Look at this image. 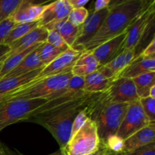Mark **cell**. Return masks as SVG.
<instances>
[{
	"label": "cell",
	"mask_w": 155,
	"mask_h": 155,
	"mask_svg": "<svg viewBox=\"0 0 155 155\" xmlns=\"http://www.w3.org/2000/svg\"><path fill=\"white\" fill-rule=\"evenodd\" d=\"M153 1L123 0L110 1L109 12L101 28L85 45L84 51L95 48L127 31L130 25L149 7Z\"/></svg>",
	"instance_id": "obj_1"
},
{
	"label": "cell",
	"mask_w": 155,
	"mask_h": 155,
	"mask_svg": "<svg viewBox=\"0 0 155 155\" xmlns=\"http://www.w3.org/2000/svg\"><path fill=\"white\" fill-rule=\"evenodd\" d=\"M99 93H86L66 104L29 117L25 120L42 126L53 136L64 150L71 136L73 123L80 111L89 105Z\"/></svg>",
	"instance_id": "obj_2"
},
{
	"label": "cell",
	"mask_w": 155,
	"mask_h": 155,
	"mask_svg": "<svg viewBox=\"0 0 155 155\" xmlns=\"http://www.w3.org/2000/svg\"><path fill=\"white\" fill-rule=\"evenodd\" d=\"M129 104L110 102L103 92L98 94L88 106V116L96 124L101 143H104L109 136L117 134Z\"/></svg>",
	"instance_id": "obj_3"
},
{
	"label": "cell",
	"mask_w": 155,
	"mask_h": 155,
	"mask_svg": "<svg viewBox=\"0 0 155 155\" xmlns=\"http://www.w3.org/2000/svg\"><path fill=\"white\" fill-rule=\"evenodd\" d=\"M72 77V73L69 72L38 81H31L14 92L2 95L1 101L38 98L48 100L53 95L63 90Z\"/></svg>",
	"instance_id": "obj_4"
},
{
	"label": "cell",
	"mask_w": 155,
	"mask_h": 155,
	"mask_svg": "<svg viewBox=\"0 0 155 155\" xmlns=\"http://www.w3.org/2000/svg\"><path fill=\"white\" fill-rule=\"evenodd\" d=\"M100 145L96 124L89 118L71 136L63 151L66 155H89L96 152Z\"/></svg>",
	"instance_id": "obj_5"
},
{
	"label": "cell",
	"mask_w": 155,
	"mask_h": 155,
	"mask_svg": "<svg viewBox=\"0 0 155 155\" xmlns=\"http://www.w3.org/2000/svg\"><path fill=\"white\" fill-rule=\"evenodd\" d=\"M47 99H17L0 102V132L8 126L24 121L32 113L45 104Z\"/></svg>",
	"instance_id": "obj_6"
},
{
	"label": "cell",
	"mask_w": 155,
	"mask_h": 155,
	"mask_svg": "<svg viewBox=\"0 0 155 155\" xmlns=\"http://www.w3.org/2000/svg\"><path fill=\"white\" fill-rule=\"evenodd\" d=\"M108 12L109 8H107L89 13L85 22L80 26L77 39L71 48L74 51L83 52L85 45L98 33Z\"/></svg>",
	"instance_id": "obj_7"
},
{
	"label": "cell",
	"mask_w": 155,
	"mask_h": 155,
	"mask_svg": "<svg viewBox=\"0 0 155 155\" xmlns=\"http://www.w3.org/2000/svg\"><path fill=\"white\" fill-rule=\"evenodd\" d=\"M151 124L142 110L139 100L129 104L116 135L125 140L141 129Z\"/></svg>",
	"instance_id": "obj_8"
},
{
	"label": "cell",
	"mask_w": 155,
	"mask_h": 155,
	"mask_svg": "<svg viewBox=\"0 0 155 155\" xmlns=\"http://www.w3.org/2000/svg\"><path fill=\"white\" fill-rule=\"evenodd\" d=\"M81 54L82 52L74 51L71 48H69L51 63L44 67L33 81H38L48 77L71 72L73 66Z\"/></svg>",
	"instance_id": "obj_9"
},
{
	"label": "cell",
	"mask_w": 155,
	"mask_h": 155,
	"mask_svg": "<svg viewBox=\"0 0 155 155\" xmlns=\"http://www.w3.org/2000/svg\"><path fill=\"white\" fill-rule=\"evenodd\" d=\"M104 93L107 99L113 103L131 104L139 100L133 80L129 78L119 77L114 80Z\"/></svg>",
	"instance_id": "obj_10"
},
{
	"label": "cell",
	"mask_w": 155,
	"mask_h": 155,
	"mask_svg": "<svg viewBox=\"0 0 155 155\" xmlns=\"http://www.w3.org/2000/svg\"><path fill=\"white\" fill-rule=\"evenodd\" d=\"M127 35V31L124 32L117 37L101 44L92 51L99 64V68L110 63L124 51V43Z\"/></svg>",
	"instance_id": "obj_11"
},
{
	"label": "cell",
	"mask_w": 155,
	"mask_h": 155,
	"mask_svg": "<svg viewBox=\"0 0 155 155\" xmlns=\"http://www.w3.org/2000/svg\"><path fill=\"white\" fill-rule=\"evenodd\" d=\"M45 5L44 3L38 4L33 1L22 0L9 18L15 24L36 22L39 21Z\"/></svg>",
	"instance_id": "obj_12"
},
{
	"label": "cell",
	"mask_w": 155,
	"mask_h": 155,
	"mask_svg": "<svg viewBox=\"0 0 155 155\" xmlns=\"http://www.w3.org/2000/svg\"><path fill=\"white\" fill-rule=\"evenodd\" d=\"M72 9L68 0H58L46 5L38 21L39 27H45L66 20Z\"/></svg>",
	"instance_id": "obj_13"
},
{
	"label": "cell",
	"mask_w": 155,
	"mask_h": 155,
	"mask_svg": "<svg viewBox=\"0 0 155 155\" xmlns=\"http://www.w3.org/2000/svg\"><path fill=\"white\" fill-rule=\"evenodd\" d=\"M155 12V1L129 27L127 30V38L124 43V50L135 48L146 27L147 24L153 13Z\"/></svg>",
	"instance_id": "obj_14"
},
{
	"label": "cell",
	"mask_w": 155,
	"mask_h": 155,
	"mask_svg": "<svg viewBox=\"0 0 155 155\" xmlns=\"http://www.w3.org/2000/svg\"><path fill=\"white\" fill-rule=\"evenodd\" d=\"M135 59V48L125 49L112 61L101 67L98 71L112 81L117 80L123 71Z\"/></svg>",
	"instance_id": "obj_15"
},
{
	"label": "cell",
	"mask_w": 155,
	"mask_h": 155,
	"mask_svg": "<svg viewBox=\"0 0 155 155\" xmlns=\"http://www.w3.org/2000/svg\"><path fill=\"white\" fill-rule=\"evenodd\" d=\"M155 123H151L124 141L122 154L131 153L145 145L155 142Z\"/></svg>",
	"instance_id": "obj_16"
},
{
	"label": "cell",
	"mask_w": 155,
	"mask_h": 155,
	"mask_svg": "<svg viewBox=\"0 0 155 155\" xmlns=\"http://www.w3.org/2000/svg\"><path fill=\"white\" fill-rule=\"evenodd\" d=\"M48 30L46 28L43 27H36L19 39L9 45L10 52L8 54V56L21 52L36 44L44 43L46 42Z\"/></svg>",
	"instance_id": "obj_17"
},
{
	"label": "cell",
	"mask_w": 155,
	"mask_h": 155,
	"mask_svg": "<svg viewBox=\"0 0 155 155\" xmlns=\"http://www.w3.org/2000/svg\"><path fill=\"white\" fill-rule=\"evenodd\" d=\"M42 69H38L27 74L15 77H5L0 80V95H2L14 92L33 81Z\"/></svg>",
	"instance_id": "obj_18"
},
{
	"label": "cell",
	"mask_w": 155,
	"mask_h": 155,
	"mask_svg": "<svg viewBox=\"0 0 155 155\" xmlns=\"http://www.w3.org/2000/svg\"><path fill=\"white\" fill-rule=\"evenodd\" d=\"M154 71L155 58H144L139 56L121 72L119 77L133 79L141 74Z\"/></svg>",
	"instance_id": "obj_19"
},
{
	"label": "cell",
	"mask_w": 155,
	"mask_h": 155,
	"mask_svg": "<svg viewBox=\"0 0 155 155\" xmlns=\"http://www.w3.org/2000/svg\"><path fill=\"white\" fill-rule=\"evenodd\" d=\"M43 44V43H42ZM41 45L36 48L34 51L30 52L27 56L24 58V60L11 72H9L5 77H15V76L22 75L31 71H36L38 69H42L44 68V64L39 57V51H40Z\"/></svg>",
	"instance_id": "obj_20"
},
{
	"label": "cell",
	"mask_w": 155,
	"mask_h": 155,
	"mask_svg": "<svg viewBox=\"0 0 155 155\" xmlns=\"http://www.w3.org/2000/svg\"><path fill=\"white\" fill-rule=\"evenodd\" d=\"M99 64L92 51H83L71 69L73 76L86 77L98 71Z\"/></svg>",
	"instance_id": "obj_21"
},
{
	"label": "cell",
	"mask_w": 155,
	"mask_h": 155,
	"mask_svg": "<svg viewBox=\"0 0 155 155\" xmlns=\"http://www.w3.org/2000/svg\"><path fill=\"white\" fill-rule=\"evenodd\" d=\"M112 82L96 71L84 77V91L88 93H101L110 87Z\"/></svg>",
	"instance_id": "obj_22"
},
{
	"label": "cell",
	"mask_w": 155,
	"mask_h": 155,
	"mask_svg": "<svg viewBox=\"0 0 155 155\" xmlns=\"http://www.w3.org/2000/svg\"><path fill=\"white\" fill-rule=\"evenodd\" d=\"M45 28H46L48 30H53L57 31L60 34V36L63 38L67 45L71 48L77 39L80 27L74 26L66 19L46 26L45 27Z\"/></svg>",
	"instance_id": "obj_23"
},
{
	"label": "cell",
	"mask_w": 155,
	"mask_h": 155,
	"mask_svg": "<svg viewBox=\"0 0 155 155\" xmlns=\"http://www.w3.org/2000/svg\"><path fill=\"white\" fill-rule=\"evenodd\" d=\"M42 44V43L36 44V45H33L31 47H29L28 48L21 51V52L8 56L5 60L3 61L2 64L1 70H0V80L2 79L4 77H5L12 70L15 69L24 60L26 56H27L30 52L34 51L36 48H38Z\"/></svg>",
	"instance_id": "obj_24"
},
{
	"label": "cell",
	"mask_w": 155,
	"mask_h": 155,
	"mask_svg": "<svg viewBox=\"0 0 155 155\" xmlns=\"http://www.w3.org/2000/svg\"><path fill=\"white\" fill-rule=\"evenodd\" d=\"M132 80H133L139 98L149 97L150 89L155 85V71L141 74Z\"/></svg>",
	"instance_id": "obj_25"
},
{
	"label": "cell",
	"mask_w": 155,
	"mask_h": 155,
	"mask_svg": "<svg viewBox=\"0 0 155 155\" xmlns=\"http://www.w3.org/2000/svg\"><path fill=\"white\" fill-rule=\"evenodd\" d=\"M39 27V24L38 21L36 22H32V23H26V24H17L15 27L11 30L8 34L5 39L3 44L9 45L14 42L15 41L18 40L20 38L24 36V35L27 34V33L32 30L33 29L36 28V27Z\"/></svg>",
	"instance_id": "obj_26"
},
{
	"label": "cell",
	"mask_w": 155,
	"mask_h": 155,
	"mask_svg": "<svg viewBox=\"0 0 155 155\" xmlns=\"http://www.w3.org/2000/svg\"><path fill=\"white\" fill-rule=\"evenodd\" d=\"M69 48H58L54 47L47 42H44L42 44L39 51V57L43 63L44 66H46L48 64L51 63L52 61L57 57H58L61 54L64 52Z\"/></svg>",
	"instance_id": "obj_27"
},
{
	"label": "cell",
	"mask_w": 155,
	"mask_h": 155,
	"mask_svg": "<svg viewBox=\"0 0 155 155\" xmlns=\"http://www.w3.org/2000/svg\"><path fill=\"white\" fill-rule=\"evenodd\" d=\"M22 0H0V24L8 19Z\"/></svg>",
	"instance_id": "obj_28"
},
{
	"label": "cell",
	"mask_w": 155,
	"mask_h": 155,
	"mask_svg": "<svg viewBox=\"0 0 155 155\" xmlns=\"http://www.w3.org/2000/svg\"><path fill=\"white\" fill-rule=\"evenodd\" d=\"M89 11L86 8H73L67 18V21H69L71 24L76 27L81 26L87 17L89 16Z\"/></svg>",
	"instance_id": "obj_29"
},
{
	"label": "cell",
	"mask_w": 155,
	"mask_h": 155,
	"mask_svg": "<svg viewBox=\"0 0 155 155\" xmlns=\"http://www.w3.org/2000/svg\"><path fill=\"white\" fill-rule=\"evenodd\" d=\"M144 113L151 123H155V99L151 97L139 98Z\"/></svg>",
	"instance_id": "obj_30"
},
{
	"label": "cell",
	"mask_w": 155,
	"mask_h": 155,
	"mask_svg": "<svg viewBox=\"0 0 155 155\" xmlns=\"http://www.w3.org/2000/svg\"><path fill=\"white\" fill-rule=\"evenodd\" d=\"M124 139L117 135L109 136L104 143H102L109 151L115 153H122L124 149Z\"/></svg>",
	"instance_id": "obj_31"
},
{
	"label": "cell",
	"mask_w": 155,
	"mask_h": 155,
	"mask_svg": "<svg viewBox=\"0 0 155 155\" xmlns=\"http://www.w3.org/2000/svg\"><path fill=\"white\" fill-rule=\"evenodd\" d=\"M45 42L58 48H70L64 42L63 38L60 36V34L57 31L53 30H48V36Z\"/></svg>",
	"instance_id": "obj_32"
},
{
	"label": "cell",
	"mask_w": 155,
	"mask_h": 155,
	"mask_svg": "<svg viewBox=\"0 0 155 155\" xmlns=\"http://www.w3.org/2000/svg\"><path fill=\"white\" fill-rule=\"evenodd\" d=\"M87 108V107H86ZM86 108H85L84 110L80 111L78 114V115L77 116V117L74 120V123H73L72 126V130H71V136H74L80 128H81L82 126L84 124V123L86 122V120L89 119V116H88L87 110Z\"/></svg>",
	"instance_id": "obj_33"
},
{
	"label": "cell",
	"mask_w": 155,
	"mask_h": 155,
	"mask_svg": "<svg viewBox=\"0 0 155 155\" xmlns=\"http://www.w3.org/2000/svg\"><path fill=\"white\" fill-rule=\"evenodd\" d=\"M17 24H15L10 18L5 20L0 24V45L3 44L7 35L8 34L11 30Z\"/></svg>",
	"instance_id": "obj_34"
},
{
	"label": "cell",
	"mask_w": 155,
	"mask_h": 155,
	"mask_svg": "<svg viewBox=\"0 0 155 155\" xmlns=\"http://www.w3.org/2000/svg\"><path fill=\"white\" fill-rule=\"evenodd\" d=\"M123 155H155V142L145 145L136 151Z\"/></svg>",
	"instance_id": "obj_35"
},
{
	"label": "cell",
	"mask_w": 155,
	"mask_h": 155,
	"mask_svg": "<svg viewBox=\"0 0 155 155\" xmlns=\"http://www.w3.org/2000/svg\"><path fill=\"white\" fill-rule=\"evenodd\" d=\"M139 56L144 58H155V39L151 41Z\"/></svg>",
	"instance_id": "obj_36"
},
{
	"label": "cell",
	"mask_w": 155,
	"mask_h": 155,
	"mask_svg": "<svg viewBox=\"0 0 155 155\" xmlns=\"http://www.w3.org/2000/svg\"><path fill=\"white\" fill-rule=\"evenodd\" d=\"M110 0H98L94 2L93 12H98L109 7Z\"/></svg>",
	"instance_id": "obj_37"
},
{
	"label": "cell",
	"mask_w": 155,
	"mask_h": 155,
	"mask_svg": "<svg viewBox=\"0 0 155 155\" xmlns=\"http://www.w3.org/2000/svg\"><path fill=\"white\" fill-rule=\"evenodd\" d=\"M9 52H10L9 45H5V44L0 45V64H2L5 60Z\"/></svg>",
	"instance_id": "obj_38"
},
{
	"label": "cell",
	"mask_w": 155,
	"mask_h": 155,
	"mask_svg": "<svg viewBox=\"0 0 155 155\" xmlns=\"http://www.w3.org/2000/svg\"><path fill=\"white\" fill-rule=\"evenodd\" d=\"M72 8H84L86 4L89 3V0H68Z\"/></svg>",
	"instance_id": "obj_39"
},
{
	"label": "cell",
	"mask_w": 155,
	"mask_h": 155,
	"mask_svg": "<svg viewBox=\"0 0 155 155\" xmlns=\"http://www.w3.org/2000/svg\"><path fill=\"white\" fill-rule=\"evenodd\" d=\"M0 155H12L8 148H6L1 142H0Z\"/></svg>",
	"instance_id": "obj_40"
},
{
	"label": "cell",
	"mask_w": 155,
	"mask_h": 155,
	"mask_svg": "<svg viewBox=\"0 0 155 155\" xmlns=\"http://www.w3.org/2000/svg\"><path fill=\"white\" fill-rule=\"evenodd\" d=\"M104 145H103V144L101 142V145H100V147H99V148H98V151H97L96 152L93 153V154H91L89 155H101V154L102 153L103 149H104Z\"/></svg>",
	"instance_id": "obj_41"
},
{
	"label": "cell",
	"mask_w": 155,
	"mask_h": 155,
	"mask_svg": "<svg viewBox=\"0 0 155 155\" xmlns=\"http://www.w3.org/2000/svg\"><path fill=\"white\" fill-rule=\"evenodd\" d=\"M18 155H24V154H21V153L18 152ZM48 155H66V154H65L64 151L63 150L59 149L58 151H55V152L52 153V154H50Z\"/></svg>",
	"instance_id": "obj_42"
},
{
	"label": "cell",
	"mask_w": 155,
	"mask_h": 155,
	"mask_svg": "<svg viewBox=\"0 0 155 155\" xmlns=\"http://www.w3.org/2000/svg\"><path fill=\"white\" fill-rule=\"evenodd\" d=\"M149 97L155 98V85H154V86L151 88V89H150Z\"/></svg>",
	"instance_id": "obj_43"
},
{
	"label": "cell",
	"mask_w": 155,
	"mask_h": 155,
	"mask_svg": "<svg viewBox=\"0 0 155 155\" xmlns=\"http://www.w3.org/2000/svg\"><path fill=\"white\" fill-rule=\"evenodd\" d=\"M106 155H123V154H122V153L113 152V151H109L108 149H107V154H106Z\"/></svg>",
	"instance_id": "obj_44"
},
{
	"label": "cell",
	"mask_w": 155,
	"mask_h": 155,
	"mask_svg": "<svg viewBox=\"0 0 155 155\" xmlns=\"http://www.w3.org/2000/svg\"><path fill=\"white\" fill-rule=\"evenodd\" d=\"M107 148L104 146V148L103 149V151L101 154V155H106V154H107Z\"/></svg>",
	"instance_id": "obj_45"
},
{
	"label": "cell",
	"mask_w": 155,
	"mask_h": 155,
	"mask_svg": "<svg viewBox=\"0 0 155 155\" xmlns=\"http://www.w3.org/2000/svg\"><path fill=\"white\" fill-rule=\"evenodd\" d=\"M1 100H2V95H0V102H1Z\"/></svg>",
	"instance_id": "obj_46"
}]
</instances>
